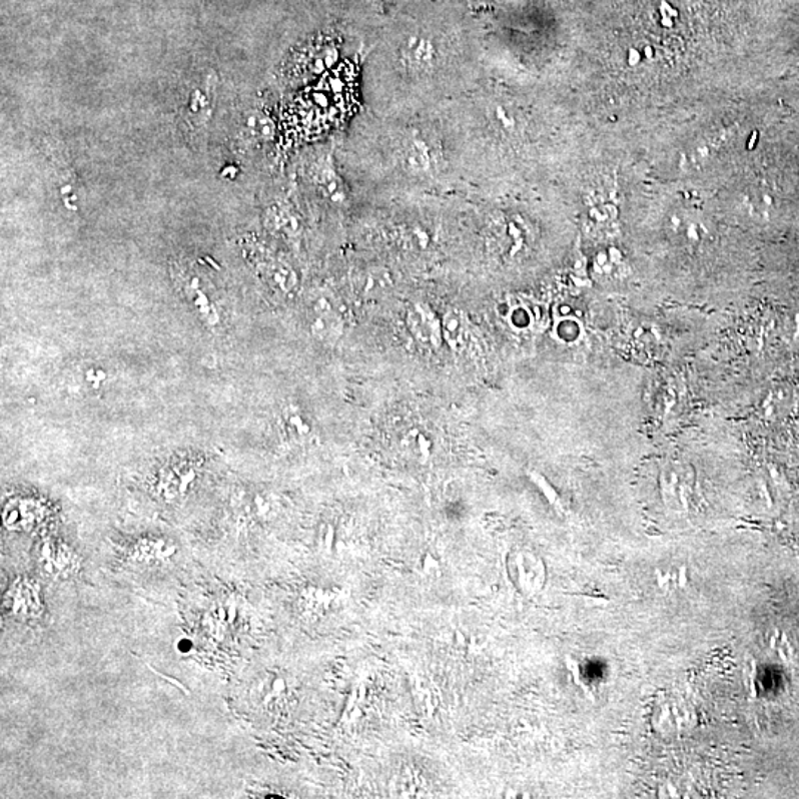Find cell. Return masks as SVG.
<instances>
[{
  "instance_id": "6da1fadb",
  "label": "cell",
  "mask_w": 799,
  "mask_h": 799,
  "mask_svg": "<svg viewBox=\"0 0 799 799\" xmlns=\"http://www.w3.org/2000/svg\"><path fill=\"white\" fill-rule=\"evenodd\" d=\"M462 330V317L461 314L456 313V311H452V313L446 314L443 320V332L446 335L447 341L455 342L458 341L459 335H461Z\"/></svg>"
}]
</instances>
